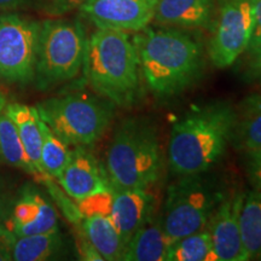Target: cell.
<instances>
[{"label":"cell","instance_id":"obj_18","mask_svg":"<svg viewBox=\"0 0 261 261\" xmlns=\"http://www.w3.org/2000/svg\"><path fill=\"white\" fill-rule=\"evenodd\" d=\"M12 122L22 140L25 152H27L32 165L37 169L38 174L44 177L41 169V145H42V132H41V117L35 107H28L24 104L11 103L6 104L3 110Z\"/></svg>","mask_w":261,"mask_h":261},{"label":"cell","instance_id":"obj_10","mask_svg":"<svg viewBox=\"0 0 261 261\" xmlns=\"http://www.w3.org/2000/svg\"><path fill=\"white\" fill-rule=\"evenodd\" d=\"M158 0H86L81 12L97 28L140 32L154 19Z\"/></svg>","mask_w":261,"mask_h":261},{"label":"cell","instance_id":"obj_13","mask_svg":"<svg viewBox=\"0 0 261 261\" xmlns=\"http://www.w3.org/2000/svg\"><path fill=\"white\" fill-rule=\"evenodd\" d=\"M10 226L16 237L54 232L58 230L57 213L37 189L25 187L12 211Z\"/></svg>","mask_w":261,"mask_h":261},{"label":"cell","instance_id":"obj_14","mask_svg":"<svg viewBox=\"0 0 261 261\" xmlns=\"http://www.w3.org/2000/svg\"><path fill=\"white\" fill-rule=\"evenodd\" d=\"M154 196L144 189H112L110 217L123 243L151 219Z\"/></svg>","mask_w":261,"mask_h":261},{"label":"cell","instance_id":"obj_22","mask_svg":"<svg viewBox=\"0 0 261 261\" xmlns=\"http://www.w3.org/2000/svg\"><path fill=\"white\" fill-rule=\"evenodd\" d=\"M60 232L31 234L16 237L12 247V260L16 261H44L55 255L61 248Z\"/></svg>","mask_w":261,"mask_h":261},{"label":"cell","instance_id":"obj_26","mask_svg":"<svg viewBox=\"0 0 261 261\" xmlns=\"http://www.w3.org/2000/svg\"><path fill=\"white\" fill-rule=\"evenodd\" d=\"M252 5L254 14V31L248 50L250 54H254L261 48V0H252Z\"/></svg>","mask_w":261,"mask_h":261},{"label":"cell","instance_id":"obj_25","mask_svg":"<svg viewBox=\"0 0 261 261\" xmlns=\"http://www.w3.org/2000/svg\"><path fill=\"white\" fill-rule=\"evenodd\" d=\"M244 168L254 190L261 192V149L246 151L243 155Z\"/></svg>","mask_w":261,"mask_h":261},{"label":"cell","instance_id":"obj_32","mask_svg":"<svg viewBox=\"0 0 261 261\" xmlns=\"http://www.w3.org/2000/svg\"><path fill=\"white\" fill-rule=\"evenodd\" d=\"M3 217H4V208H3V203H2V200H0V225H2V220H3Z\"/></svg>","mask_w":261,"mask_h":261},{"label":"cell","instance_id":"obj_3","mask_svg":"<svg viewBox=\"0 0 261 261\" xmlns=\"http://www.w3.org/2000/svg\"><path fill=\"white\" fill-rule=\"evenodd\" d=\"M83 68L91 87L113 104L128 107L138 98L139 58L126 32L98 28L86 41Z\"/></svg>","mask_w":261,"mask_h":261},{"label":"cell","instance_id":"obj_1","mask_svg":"<svg viewBox=\"0 0 261 261\" xmlns=\"http://www.w3.org/2000/svg\"><path fill=\"white\" fill-rule=\"evenodd\" d=\"M140 32L133 40L140 73L156 97H174L198 80L203 71V52L190 35L177 29Z\"/></svg>","mask_w":261,"mask_h":261},{"label":"cell","instance_id":"obj_30","mask_svg":"<svg viewBox=\"0 0 261 261\" xmlns=\"http://www.w3.org/2000/svg\"><path fill=\"white\" fill-rule=\"evenodd\" d=\"M24 0H0V9H11L17 8L21 4H23Z\"/></svg>","mask_w":261,"mask_h":261},{"label":"cell","instance_id":"obj_2","mask_svg":"<svg viewBox=\"0 0 261 261\" xmlns=\"http://www.w3.org/2000/svg\"><path fill=\"white\" fill-rule=\"evenodd\" d=\"M234 109L217 102L185 114L171 129L168 161L179 175L202 174L223 156L231 142Z\"/></svg>","mask_w":261,"mask_h":261},{"label":"cell","instance_id":"obj_8","mask_svg":"<svg viewBox=\"0 0 261 261\" xmlns=\"http://www.w3.org/2000/svg\"><path fill=\"white\" fill-rule=\"evenodd\" d=\"M40 28L18 15L0 17V77L21 85L34 80Z\"/></svg>","mask_w":261,"mask_h":261},{"label":"cell","instance_id":"obj_15","mask_svg":"<svg viewBox=\"0 0 261 261\" xmlns=\"http://www.w3.org/2000/svg\"><path fill=\"white\" fill-rule=\"evenodd\" d=\"M83 234L103 260H122L126 244L110 217V207L83 214Z\"/></svg>","mask_w":261,"mask_h":261},{"label":"cell","instance_id":"obj_9","mask_svg":"<svg viewBox=\"0 0 261 261\" xmlns=\"http://www.w3.org/2000/svg\"><path fill=\"white\" fill-rule=\"evenodd\" d=\"M254 31L252 0H224L208 55L215 67H230L247 50Z\"/></svg>","mask_w":261,"mask_h":261},{"label":"cell","instance_id":"obj_21","mask_svg":"<svg viewBox=\"0 0 261 261\" xmlns=\"http://www.w3.org/2000/svg\"><path fill=\"white\" fill-rule=\"evenodd\" d=\"M0 161L39 175L25 152L15 123L4 112L0 113Z\"/></svg>","mask_w":261,"mask_h":261},{"label":"cell","instance_id":"obj_5","mask_svg":"<svg viewBox=\"0 0 261 261\" xmlns=\"http://www.w3.org/2000/svg\"><path fill=\"white\" fill-rule=\"evenodd\" d=\"M114 106L103 97L71 93L48 98L35 108L42 121L65 144L87 146L98 142L107 132L114 117Z\"/></svg>","mask_w":261,"mask_h":261},{"label":"cell","instance_id":"obj_7","mask_svg":"<svg viewBox=\"0 0 261 261\" xmlns=\"http://www.w3.org/2000/svg\"><path fill=\"white\" fill-rule=\"evenodd\" d=\"M181 177L168 188L161 219L163 230L173 241L203 230L220 201V195L201 174Z\"/></svg>","mask_w":261,"mask_h":261},{"label":"cell","instance_id":"obj_6","mask_svg":"<svg viewBox=\"0 0 261 261\" xmlns=\"http://www.w3.org/2000/svg\"><path fill=\"white\" fill-rule=\"evenodd\" d=\"M86 41L76 22L45 21L39 35L35 79L39 89L47 90L74 79L84 65Z\"/></svg>","mask_w":261,"mask_h":261},{"label":"cell","instance_id":"obj_27","mask_svg":"<svg viewBox=\"0 0 261 261\" xmlns=\"http://www.w3.org/2000/svg\"><path fill=\"white\" fill-rule=\"evenodd\" d=\"M16 241L15 233L0 225V261L12 260V247Z\"/></svg>","mask_w":261,"mask_h":261},{"label":"cell","instance_id":"obj_19","mask_svg":"<svg viewBox=\"0 0 261 261\" xmlns=\"http://www.w3.org/2000/svg\"><path fill=\"white\" fill-rule=\"evenodd\" d=\"M231 142L243 152L261 149V93L249 94L234 110Z\"/></svg>","mask_w":261,"mask_h":261},{"label":"cell","instance_id":"obj_16","mask_svg":"<svg viewBox=\"0 0 261 261\" xmlns=\"http://www.w3.org/2000/svg\"><path fill=\"white\" fill-rule=\"evenodd\" d=\"M213 0H158L154 19L159 24L196 28L210 23Z\"/></svg>","mask_w":261,"mask_h":261},{"label":"cell","instance_id":"obj_31","mask_svg":"<svg viewBox=\"0 0 261 261\" xmlns=\"http://www.w3.org/2000/svg\"><path fill=\"white\" fill-rule=\"evenodd\" d=\"M5 107H6V98L4 96V93L0 91V113L5 109Z\"/></svg>","mask_w":261,"mask_h":261},{"label":"cell","instance_id":"obj_4","mask_svg":"<svg viewBox=\"0 0 261 261\" xmlns=\"http://www.w3.org/2000/svg\"><path fill=\"white\" fill-rule=\"evenodd\" d=\"M163 160L158 130L145 119L129 117L116 127L107 152L112 189L148 190L161 177Z\"/></svg>","mask_w":261,"mask_h":261},{"label":"cell","instance_id":"obj_23","mask_svg":"<svg viewBox=\"0 0 261 261\" xmlns=\"http://www.w3.org/2000/svg\"><path fill=\"white\" fill-rule=\"evenodd\" d=\"M167 261H219L207 228L172 243Z\"/></svg>","mask_w":261,"mask_h":261},{"label":"cell","instance_id":"obj_12","mask_svg":"<svg viewBox=\"0 0 261 261\" xmlns=\"http://www.w3.org/2000/svg\"><path fill=\"white\" fill-rule=\"evenodd\" d=\"M57 180L65 194L77 202L99 192L112 190L106 169L84 146H77L71 151L69 162Z\"/></svg>","mask_w":261,"mask_h":261},{"label":"cell","instance_id":"obj_20","mask_svg":"<svg viewBox=\"0 0 261 261\" xmlns=\"http://www.w3.org/2000/svg\"><path fill=\"white\" fill-rule=\"evenodd\" d=\"M241 233L247 260H261V192L244 195L240 214Z\"/></svg>","mask_w":261,"mask_h":261},{"label":"cell","instance_id":"obj_11","mask_svg":"<svg viewBox=\"0 0 261 261\" xmlns=\"http://www.w3.org/2000/svg\"><path fill=\"white\" fill-rule=\"evenodd\" d=\"M243 198L244 195L237 192L220 198L205 226L219 261L247 260L240 225Z\"/></svg>","mask_w":261,"mask_h":261},{"label":"cell","instance_id":"obj_17","mask_svg":"<svg viewBox=\"0 0 261 261\" xmlns=\"http://www.w3.org/2000/svg\"><path fill=\"white\" fill-rule=\"evenodd\" d=\"M171 240L162 227L161 220L145 223L127 242L123 261H167Z\"/></svg>","mask_w":261,"mask_h":261},{"label":"cell","instance_id":"obj_28","mask_svg":"<svg viewBox=\"0 0 261 261\" xmlns=\"http://www.w3.org/2000/svg\"><path fill=\"white\" fill-rule=\"evenodd\" d=\"M86 0H51L48 11L52 15H63L71 10L79 8Z\"/></svg>","mask_w":261,"mask_h":261},{"label":"cell","instance_id":"obj_24","mask_svg":"<svg viewBox=\"0 0 261 261\" xmlns=\"http://www.w3.org/2000/svg\"><path fill=\"white\" fill-rule=\"evenodd\" d=\"M41 169L44 177L57 179L67 163L69 162L71 150L44 121L41 122ZM42 177V178H44Z\"/></svg>","mask_w":261,"mask_h":261},{"label":"cell","instance_id":"obj_29","mask_svg":"<svg viewBox=\"0 0 261 261\" xmlns=\"http://www.w3.org/2000/svg\"><path fill=\"white\" fill-rule=\"evenodd\" d=\"M250 55H252V61H250L248 73L252 75L253 77L261 81V48Z\"/></svg>","mask_w":261,"mask_h":261}]
</instances>
